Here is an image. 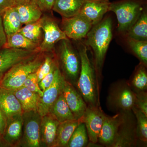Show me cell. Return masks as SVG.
Instances as JSON below:
<instances>
[{
    "label": "cell",
    "instance_id": "cell-4",
    "mask_svg": "<svg viewBox=\"0 0 147 147\" xmlns=\"http://www.w3.org/2000/svg\"><path fill=\"white\" fill-rule=\"evenodd\" d=\"M143 0H121L111 3L109 11L115 13L118 30L125 32L139 18L142 12Z\"/></svg>",
    "mask_w": 147,
    "mask_h": 147
},
{
    "label": "cell",
    "instance_id": "cell-22",
    "mask_svg": "<svg viewBox=\"0 0 147 147\" xmlns=\"http://www.w3.org/2000/svg\"><path fill=\"white\" fill-rule=\"evenodd\" d=\"M13 93L21 104L23 113L31 110H37L40 96L23 86L13 90Z\"/></svg>",
    "mask_w": 147,
    "mask_h": 147
},
{
    "label": "cell",
    "instance_id": "cell-36",
    "mask_svg": "<svg viewBox=\"0 0 147 147\" xmlns=\"http://www.w3.org/2000/svg\"><path fill=\"white\" fill-rule=\"evenodd\" d=\"M58 63V62L55 61L50 72L38 83L40 88L42 92L48 88L53 84L55 78V69Z\"/></svg>",
    "mask_w": 147,
    "mask_h": 147
},
{
    "label": "cell",
    "instance_id": "cell-26",
    "mask_svg": "<svg viewBox=\"0 0 147 147\" xmlns=\"http://www.w3.org/2000/svg\"><path fill=\"white\" fill-rule=\"evenodd\" d=\"M126 34L129 38L147 41V14L146 10L142 11L139 18Z\"/></svg>",
    "mask_w": 147,
    "mask_h": 147
},
{
    "label": "cell",
    "instance_id": "cell-20",
    "mask_svg": "<svg viewBox=\"0 0 147 147\" xmlns=\"http://www.w3.org/2000/svg\"><path fill=\"white\" fill-rule=\"evenodd\" d=\"M15 6L22 24L35 22L41 18L42 12L33 0H16Z\"/></svg>",
    "mask_w": 147,
    "mask_h": 147
},
{
    "label": "cell",
    "instance_id": "cell-37",
    "mask_svg": "<svg viewBox=\"0 0 147 147\" xmlns=\"http://www.w3.org/2000/svg\"><path fill=\"white\" fill-rule=\"evenodd\" d=\"M55 0H33L42 12H50L53 10Z\"/></svg>",
    "mask_w": 147,
    "mask_h": 147
},
{
    "label": "cell",
    "instance_id": "cell-31",
    "mask_svg": "<svg viewBox=\"0 0 147 147\" xmlns=\"http://www.w3.org/2000/svg\"><path fill=\"white\" fill-rule=\"evenodd\" d=\"M131 110L137 119L136 133L138 139L146 143L147 142V116L142 111L134 107Z\"/></svg>",
    "mask_w": 147,
    "mask_h": 147
},
{
    "label": "cell",
    "instance_id": "cell-7",
    "mask_svg": "<svg viewBox=\"0 0 147 147\" xmlns=\"http://www.w3.org/2000/svg\"><path fill=\"white\" fill-rule=\"evenodd\" d=\"M65 80L58 63L55 69V78L53 84L43 92V95L40 98L38 103L37 111L41 117L49 114L52 105L62 92Z\"/></svg>",
    "mask_w": 147,
    "mask_h": 147
},
{
    "label": "cell",
    "instance_id": "cell-38",
    "mask_svg": "<svg viewBox=\"0 0 147 147\" xmlns=\"http://www.w3.org/2000/svg\"><path fill=\"white\" fill-rule=\"evenodd\" d=\"M16 5V0H0V15L7 9Z\"/></svg>",
    "mask_w": 147,
    "mask_h": 147
},
{
    "label": "cell",
    "instance_id": "cell-21",
    "mask_svg": "<svg viewBox=\"0 0 147 147\" xmlns=\"http://www.w3.org/2000/svg\"><path fill=\"white\" fill-rule=\"evenodd\" d=\"M87 0H55L53 10L62 17L69 18L80 13Z\"/></svg>",
    "mask_w": 147,
    "mask_h": 147
},
{
    "label": "cell",
    "instance_id": "cell-16",
    "mask_svg": "<svg viewBox=\"0 0 147 147\" xmlns=\"http://www.w3.org/2000/svg\"><path fill=\"white\" fill-rule=\"evenodd\" d=\"M110 3L109 0H87L80 13L94 26L101 21L104 15L109 11Z\"/></svg>",
    "mask_w": 147,
    "mask_h": 147
},
{
    "label": "cell",
    "instance_id": "cell-23",
    "mask_svg": "<svg viewBox=\"0 0 147 147\" xmlns=\"http://www.w3.org/2000/svg\"><path fill=\"white\" fill-rule=\"evenodd\" d=\"M4 29L7 36L18 32L22 24L16 7H9L1 15Z\"/></svg>",
    "mask_w": 147,
    "mask_h": 147
},
{
    "label": "cell",
    "instance_id": "cell-1",
    "mask_svg": "<svg viewBox=\"0 0 147 147\" xmlns=\"http://www.w3.org/2000/svg\"><path fill=\"white\" fill-rule=\"evenodd\" d=\"M78 52L81 59V69L76 84L78 92L86 103L87 106H98L97 84L94 67L89 58L86 45L82 42L80 43Z\"/></svg>",
    "mask_w": 147,
    "mask_h": 147
},
{
    "label": "cell",
    "instance_id": "cell-30",
    "mask_svg": "<svg viewBox=\"0 0 147 147\" xmlns=\"http://www.w3.org/2000/svg\"><path fill=\"white\" fill-rule=\"evenodd\" d=\"M89 139L86 125L81 122L76 127L68 143L67 147H83L88 144Z\"/></svg>",
    "mask_w": 147,
    "mask_h": 147
},
{
    "label": "cell",
    "instance_id": "cell-25",
    "mask_svg": "<svg viewBox=\"0 0 147 147\" xmlns=\"http://www.w3.org/2000/svg\"><path fill=\"white\" fill-rule=\"evenodd\" d=\"M49 113L59 123L75 119L66 101L62 92L52 105Z\"/></svg>",
    "mask_w": 147,
    "mask_h": 147
},
{
    "label": "cell",
    "instance_id": "cell-11",
    "mask_svg": "<svg viewBox=\"0 0 147 147\" xmlns=\"http://www.w3.org/2000/svg\"><path fill=\"white\" fill-rule=\"evenodd\" d=\"M105 115L99 106H88L84 115L80 119L82 122L85 123L89 140L92 144L98 142Z\"/></svg>",
    "mask_w": 147,
    "mask_h": 147
},
{
    "label": "cell",
    "instance_id": "cell-28",
    "mask_svg": "<svg viewBox=\"0 0 147 147\" xmlns=\"http://www.w3.org/2000/svg\"><path fill=\"white\" fill-rule=\"evenodd\" d=\"M40 19L38 21L26 24L25 26L22 27L18 32L33 42L39 45V46L43 38V31Z\"/></svg>",
    "mask_w": 147,
    "mask_h": 147
},
{
    "label": "cell",
    "instance_id": "cell-13",
    "mask_svg": "<svg viewBox=\"0 0 147 147\" xmlns=\"http://www.w3.org/2000/svg\"><path fill=\"white\" fill-rule=\"evenodd\" d=\"M62 92L74 118L81 119L88 108L82 95L73 85L66 80L63 87Z\"/></svg>",
    "mask_w": 147,
    "mask_h": 147
},
{
    "label": "cell",
    "instance_id": "cell-2",
    "mask_svg": "<svg viewBox=\"0 0 147 147\" xmlns=\"http://www.w3.org/2000/svg\"><path fill=\"white\" fill-rule=\"evenodd\" d=\"M86 38V45L90 47L93 51L95 67L99 73L113 38L111 19L109 17L105 18L93 26Z\"/></svg>",
    "mask_w": 147,
    "mask_h": 147
},
{
    "label": "cell",
    "instance_id": "cell-39",
    "mask_svg": "<svg viewBox=\"0 0 147 147\" xmlns=\"http://www.w3.org/2000/svg\"><path fill=\"white\" fill-rule=\"evenodd\" d=\"M6 42L7 35L3 26L2 18L0 15V49L4 48Z\"/></svg>",
    "mask_w": 147,
    "mask_h": 147
},
{
    "label": "cell",
    "instance_id": "cell-40",
    "mask_svg": "<svg viewBox=\"0 0 147 147\" xmlns=\"http://www.w3.org/2000/svg\"><path fill=\"white\" fill-rule=\"evenodd\" d=\"M7 118L0 109V139L2 137L6 125Z\"/></svg>",
    "mask_w": 147,
    "mask_h": 147
},
{
    "label": "cell",
    "instance_id": "cell-33",
    "mask_svg": "<svg viewBox=\"0 0 147 147\" xmlns=\"http://www.w3.org/2000/svg\"><path fill=\"white\" fill-rule=\"evenodd\" d=\"M23 86L31 91L37 94L40 97L43 95V92L40 88L36 72L29 75L24 82Z\"/></svg>",
    "mask_w": 147,
    "mask_h": 147
},
{
    "label": "cell",
    "instance_id": "cell-32",
    "mask_svg": "<svg viewBox=\"0 0 147 147\" xmlns=\"http://www.w3.org/2000/svg\"><path fill=\"white\" fill-rule=\"evenodd\" d=\"M127 42L133 53L141 62L146 66L147 64V41L139 40L127 38Z\"/></svg>",
    "mask_w": 147,
    "mask_h": 147
},
{
    "label": "cell",
    "instance_id": "cell-14",
    "mask_svg": "<svg viewBox=\"0 0 147 147\" xmlns=\"http://www.w3.org/2000/svg\"><path fill=\"white\" fill-rule=\"evenodd\" d=\"M137 139L136 123L133 119H131L127 115L125 119L119 127L111 147L135 146Z\"/></svg>",
    "mask_w": 147,
    "mask_h": 147
},
{
    "label": "cell",
    "instance_id": "cell-17",
    "mask_svg": "<svg viewBox=\"0 0 147 147\" xmlns=\"http://www.w3.org/2000/svg\"><path fill=\"white\" fill-rule=\"evenodd\" d=\"M22 114L7 119L5 129L1 138L7 145L14 146L20 144L23 135Z\"/></svg>",
    "mask_w": 147,
    "mask_h": 147
},
{
    "label": "cell",
    "instance_id": "cell-41",
    "mask_svg": "<svg viewBox=\"0 0 147 147\" xmlns=\"http://www.w3.org/2000/svg\"><path fill=\"white\" fill-rule=\"evenodd\" d=\"M26 1H30V0H26Z\"/></svg>",
    "mask_w": 147,
    "mask_h": 147
},
{
    "label": "cell",
    "instance_id": "cell-18",
    "mask_svg": "<svg viewBox=\"0 0 147 147\" xmlns=\"http://www.w3.org/2000/svg\"><path fill=\"white\" fill-rule=\"evenodd\" d=\"M26 59V53L22 49L8 48L0 49V81L13 66L23 61Z\"/></svg>",
    "mask_w": 147,
    "mask_h": 147
},
{
    "label": "cell",
    "instance_id": "cell-6",
    "mask_svg": "<svg viewBox=\"0 0 147 147\" xmlns=\"http://www.w3.org/2000/svg\"><path fill=\"white\" fill-rule=\"evenodd\" d=\"M23 135L20 144L23 146L40 147V129L42 117L37 110L24 112Z\"/></svg>",
    "mask_w": 147,
    "mask_h": 147
},
{
    "label": "cell",
    "instance_id": "cell-12",
    "mask_svg": "<svg viewBox=\"0 0 147 147\" xmlns=\"http://www.w3.org/2000/svg\"><path fill=\"white\" fill-rule=\"evenodd\" d=\"M126 113L120 112L113 117L105 115L98 142L105 146L111 147L119 127L126 119L127 116Z\"/></svg>",
    "mask_w": 147,
    "mask_h": 147
},
{
    "label": "cell",
    "instance_id": "cell-29",
    "mask_svg": "<svg viewBox=\"0 0 147 147\" xmlns=\"http://www.w3.org/2000/svg\"><path fill=\"white\" fill-rule=\"evenodd\" d=\"M146 66L141 63L137 67L130 83L128 84L134 92L146 91L147 73Z\"/></svg>",
    "mask_w": 147,
    "mask_h": 147
},
{
    "label": "cell",
    "instance_id": "cell-27",
    "mask_svg": "<svg viewBox=\"0 0 147 147\" xmlns=\"http://www.w3.org/2000/svg\"><path fill=\"white\" fill-rule=\"evenodd\" d=\"M39 45L18 32L7 36V42L4 48L35 50L39 49Z\"/></svg>",
    "mask_w": 147,
    "mask_h": 147
},
{
    "label": "cell",
    "instance_id": "cell-19",
    "mask_svg": "<svg viewBox=\"0 0 147 147\" xmlns=\"http://www.w3.org/2000/svg\"><path fill=\"white\" fill-rule=\"evenodd\" d=\"M0 109L7 119L23 114L20 102L16 98L13 90L0 87Z\"/></svg>",
    "mask_w": 147,
    "mask_h": 147
},
{
    "label": "cell",
    "instance_id": "cell-9",
    "mask_svg": "<svg viewBox=\"0 0 147 147\" xmlns=\"http://www.w3.org/2000/svg\"><path fill=\"white\" fill-rule=\"evenodd\" d=\"M93 26L91 22L80 13L69 18L62 17L61 23V30L67 37L74 40L86 38Z\"/></svg>",
    "mask_w": 147,
    "mask_h": 147
},
{
    "label": "cell",
    "instance_id": "cell-5",
    "mask_svg": "<svg viewBox=\"0 0 147 147\" xmlns=\"http://www.w3.org/2000/svg\"><path fill=\"white\" fill-rule=\"evenodd\" d=\"M59 58L67 82L76 84L81 69V59L79 52L76 53L69 39L61 40L59 47Z\"/></svg>",
    "mask_w": 147,
    "mask_h": 147
},
{
    "label": "cell",
    "instance_id": "cell-3",
    "mask_svg": "<svg viewBox=\"0 0 147 147\" xmlns=\"http://www.w3.org/2000/svg\"><path fill=\"white\" fill-rule=\"evenodd\" d=\"M41 53L13 66L0 81V87L14 90L23 86L27 77L35 72L43 63L44 58Z\"/></svg>",
    "mask_w": 147,
    "mask_h": 147
},
{
    "label": "cell",
    "instance_id": "cell-8",
    "mask_svg": "<svg viewBox=\"0 0 147 147\" xmlns=\"http://www.w3.org/2000/svg\"><path fill=\"white\" fill-rule=\"evenodd\" d=\"M40 21L44 34L43 40L39 47L41 53L50 52L57 42L63 40L69 39L53 18L44 16L40 18Z\"/></svg>",
    "mask_w": 147,
    "mask_h": 147
},
{
    "label": "cell",
    "instance_id": "cell-15",
    "mask_svg": "<svg viewBox=\"0 0 147 147\" xmlns=\"http://www.w3.org/2000/svg\"><path fill=\"white\" fill-rule=\"evenodd\" d=\"M59 123L49 113L42 117L40 129V146H55L58 127Z\"/></svg>",
    "mask_w": 147,
    "mask_h": 147
},
{
    "label": "cell",
    "instance_id": "cell-24",
    "mask_svg": "<svg viewBox=\"0 0 147 147\" xmlns=\"http://www.w3.org/2000/svg\"><path fill=\"white\" fill-rule=\"evenodd\" d=\"M81 120L73 119L60 123L58 126L55 147H67L69 141Z\"/></svg>",
    "mask_w": 147,
    "mask_h": 147
},
{
    "label": "cell",
    "instance_id": "cell-10",
    "mask_svg": "<svg viewBox=\"0 0 147 147\" xmlns=\"http://www.w3.org/2000/svg\"><path fill=\"white\" fill-rule=\"evenodd\" d=\"M135 93L128 83H123L111 92L108 97L110 106L120 112L131 111L134 107L135 100Z\"/></svg>",
    "mask_w": 147,
    "mask_h": 147
},
{
    "label": "cell",
    "instance_id": "cell-34",
    "mask_svg": "<svg viewBox=\"0 0 147 147\" xmlns=\"http://www.w3.org/2000/svg\"><path fill=\"white\" fill-rule=\"evenodd\" d=\"M55 61L50 56H46L44 58L42 65L36 71L38 83L50 72Z\"/></svg>",
    "mask_w": 147,
    "mask_h": 147
},
{
    "label": "cell",
    "instance_id": "cell-35",
    "mask_svg": "<svg viewBox=\"0 0 147 147\" xmlns=\"http://www.w3.org/2000/svg\"><path fill=\"white\" fill-rule=\"evenodd\" d=\"M134 107L147 116V94L146 91L135 92Z\"/></svg>",
    "mask_w": 147,
    "mask_h": 147
}]
</instances>
